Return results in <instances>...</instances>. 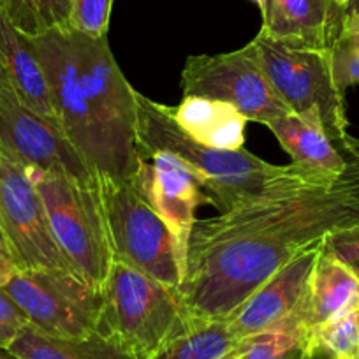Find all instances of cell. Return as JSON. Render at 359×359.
Segmentation results:
<instances>
[{"mask_svg":"<svg viewBox=\"0 0 359 359\" xmlns=\"http://www.w3.org/2000/svg\"><path fill=\"white\" fill-rule=\"evenodd\" d=\"M0 65L8 72L23 102L32 111L55 122L50 90L32 41L11 22L4 9V0L0 2Z\"/></svg>","mask_w":359,"mask_h":359,"instance_id":"obj_16","label":"cell"},{"mask_svg":"<svg viewBox=\"0 0 359 359\" xmlns=\"http://www.w3.org/2000/svg\"><path fill=\"white\" fill-rule=\"evenodd\" d=\"M0 154L29 169L60 172L92 184L94 171L72 148L60 127L23 102L0 65Z\"/></svg>","mask_w":359,"mask_h":359,"instance_id":"obj_11","label":"cell"},{"mask_svg":"<svg viewBox=\"0 0 359 359\" xmlns=\"http://www.w3.org/2000/svg\"><path fill=\"white\" fill-rule=\"evenodd\" d=\"M0 359H15V358H13V355H9L6 351H2V348H0Z\"/></svg>","mask_w":359,"mask_h":359,"instance_id":"obj_32","label":"cell"},{"mask_svg":"<svg viewBox=\"0 0 359 359\" xmlns=\"http://www.w3.org/2000/svg\"><path fill=\"white\" fill-rule=\"evenodd\" d=\"M344 13L340 0H268L261 32L292 46L330 50Z\"/></svg>","mask_w":359,"mask_h":359,"instance_id":"obj_14","label":"cell"},{"mask_svg":"<svg viewBox=\"0 0 359 359\" xmlns=\"http://www.w3.org/2000/svg\"><path fill=\"white\" fill-rule=\"evenodd\" d=\"M133 184L151 208L164 219L184 259L187 243L196 222L198 206L213 205L201 182L192 169L169 154H155L148 161H140Z\"/></svg>","mask_w":359,"mask_h":359,"instance_id":"obj_12","label":"cell"},{"mask_svg":"<svg viewBox=\"0 0 359 359\" xmlns=\"http://www.w3.org/2000/svg\"><path fill=\"white\" fill-rule=\"evenodd\" d=\"M219 359H234V352L233 351L227 352L226 355H222V358H219Z\"/></svg>","mask_w":359,"mask_h":359,"instance_id":"obj_33","label":"cell"},{"mask_svg":"<svg viewBox=\"0 0 359 359\" xmlns=\"http://www.w3.org/2000/svg\"><path fill=\"white\" fill-rule=\"evenodd\" d=\"M113 259L178 289L185 259L168 224L133 182L95 175Z\"/></svg>","mask_w":359,"mask_h":359,"instance_id":"obj_7","label":"cell"},{"mask_svg":"<svg viewBox=\"0 0 359 359\" xmlns=\"http://www.w3.org/2000/svg\"><path fill=\"white\" fill-rule=\"evenodd\" d=\"M0 233L18 269L74 271L55 241L44 203L29 171L4 154H0Z\"/></svg>","mask_w":359,"mask_h":359,"instance_id":"obj_10","label":"cell"},{"mask_svg":"<svg viewBox=\"0 0 359 359\" xmlns=\"http://www.w3.org/2000/svg\"><path fill=\"white\" fill-rule=\"evenodd\" d=\"M192 324L178 289L113 259L95 331L118 341L137 359H150Z\"/></svg>","mask_w":359,"mask_h":359,"instance_id":"obj_4","label":"cell"},{"mask_svg":"<svg viewBox=\"0 0 359 359\" xmlns=\"http://www.w3.org/2000/svg\"><path fill=\"white\" fill-rule=\"evenodd\" d=\"M340 2L345 6V4H347V2H348V0H340Z\"/></svg>","mask_w":359,"mask_h":359,"instance_id":"obj_34","label":"cell"},{"mask_svg":"<svg viewBox=\"0 0 359 359\" xmlns=\"http://www.w3.org/2000/svg\"><path fill=\"white\" fill-rule=\"evenodd\" d=\"M323 241V240H320ZM320 241L289 261L261 287L255 289L229 317L238 340L257 334L287 317L309 292L310 275L320 252Z\"/></svg>","mask_w":359,"mask_h":359,"instance_id":"obj_13","label":"cell"},{"mask_svg":"<svg viewBox=\"0 0 359 359\" xmlns=\"http://www.w3.org/2000/svg\"><path fill=\"white\" fill-rule=\"evenodd\" d=\"M320 250L347 266L359 278V224L327 233L320 241Z\"/></svg>","mask_w":359,"mask_h":359,"instance_id":"obj_26","label":"cell"},{"mask_svg":"<svg viewBox=\"0 0 359 359\" xmlns=\"http://www.w3.org/2000/svg\"><path fill=\"white\" fill-rule=\"evenodd\" d=\"M27 323L51 337H86L97 330L102 292L67 269H18L0 287Z\"/></svg>","mask_w":359,"mask_h":359,"instance_id":"obj_8","label":"cell"},{"mask_svg":"<svg viewBox=\"0 0 359 359\" xmlns=\"http://www.w3.org/2000/svg\"><path fill=\"white\" fill-rule=\"evenodd\" d=\"M359 224V168L334 184L296 182L196 220L180 296L191 323L226 320L327 233Z\"/></svg>","mask_w":359,"mask_h":359,"instance_id":"obj_1","label":"cell"},{"mask_svg":"<svg viewBox=\"0 0 359 359\" xmlns=\"http://www.w3.org/2000/svg\"><path fill=\"white\" fill-rule=\"evenodd\" d=\"M4 9L27 36L71 27L72 0H4Z\"/></svg>","mask_w":359,"mask_h":359,"instance_id":"obj_23","label":"cell"},{"mask_svg":"<svg viewBox=\"0 0 359 359\" xmlns=\"http://www.w3.org/2000/svg\"><path fill=\"white\" fill-rule=\"evenodd\" d=\"M252 44L269 85L289 113L320 127L331 140H354L347 130L344 92L334 81L330 50L292 46L262 32Z\"/></svg>","mask_w":359,"mask_h":359,"instance_id":"obj_5","label":"cell"},{"mask_svg":"<svg viewBox=\"0 0 359 359\" xmlns=\"http://www.w3.org/2000/svg\"><path fill=\"white\" fill-rule=\"evenodd\" d=\"M27 324L22 310L0 289V348L6 351Z\"/></svg>","mask_w":359,"mask_h":359,"instance_id":"obj_27","label":"cell"},{"mask_svg":"<svg viewBox=\"0 0 359 359\" xmlns=\"http://www.w3.org/2000/svg\"><path fill=\"white\" fill-rule=\"evenodd\" d=\"M15 359H137L113 338L92 331L86 337H51L29 323L6 348Z\"/></svg>","mask_w":359,"mask_h":359,"instance_id":"obj_18","label":"cell"},{"mask_svg":"<svg viewBox=\"0 0 359 359\" xmlns=\"http://www.w3.org/2000/svg\"><path fill=\"white\" fill-rule=\"evenodd\" d=\"M0 241H4V236H2V233H0ZM6 243V241H4Z\"/></svg>","mask_w":359,"mask_h":359,"instance_id":"obj_35","label":"cell"},{"mask_svg":"<svg viewBox=\"0 0 359 359\" xmlns=\"http://www.w3.org/2000/svg\"><path fill=\"white\" fill-rule=\"evenodd\" d=\"M305 351L327 359H359V299L310 331Z\"/></svg>","mask_w":359,"mask_h":359,"instance_id":"obj_22","label":"cell"},{"mask_svg":"<svg viewBox=\"0 0 359 359\" xmlns=\"http://www.w3.org/2000/svg\"><path fill=\"white\" fill-rule=\"evenodd\" d=\"M180 129L192 140L217 150H241L248 120L231 104L203 97H184L171 108Z\"/></svg>","mask_w":359,"mask_h":359,"instance_id":"obj_17","label":"cell"},{"mask_svg":"<svg viewBox=\"0 0 359 359\" xmlns=\"http://www.w3.org/2000/svg\"><path fill=\"white\" fill-rule=\"evenodd\" d=\"M345 9H348V11H354L359 15V0H348L347 4H345Z\"/></svg>","mask_w":359,"mask_h":359,"instance_id":"obj_30","label":"cell"},{"mask_svg":"<svg viewBox=\"0 0 359 359\" xmlns=\"http://www.w3.org/2000/svg\"><path fill=\"white\" fill-rule=\"evenodd\" d=\"M358 299L359 278L347 266L320 250L310 275L309 294H306L310 331L330 320Z\"/></svg>","mask_w":359,"mask_h":359,"instance_id":"obj_19","label":"cell"},{"mask_svg":"<svg viewBox=\"0 0 359 359\" xmlns=\"http://www.w3.org/2000/svg\"><path fill=\"white\" fill-rule=\"evenodd\" d=\"M252 2H254V4L257 6L259 9H261V13L264 11V9H266V6H268V0H252Z\"/></svg>","mask_w":359,"mask_h":359,"instance_id":"obj_31","label":"cell"},{"mask_svg":"<svg viewBox=\"0 0 359 359\" xmlns=\"http://www.w3.org/2000/svg\"><path fill=\"white\" fill-rule=\"evenodd\" d=\"M309 337V302L305 296L287 317L261 333L240 340L233 348L234 359H302Z\"/></svg>","mask_w":359,"mask_h":359,"instance_id":"obj_20","label":"cell"},{"mask_svg":"<svg viewBox=\"0 0 359 359\" xmlns=\"http://www.w3.org/2000/svg\"><path fill=\"white\" fill-rule=\"evenodd\" d=\"M44 203L55 241L76 273L102 292L113 262L95 180L83 184L60 172L29 169Z\"/></svg>","mask_w":359,"mask_h":359,"instance_id":"obj_6","label":"cell"},{"mask_svg":"<svg viewBox=\"0 0 359 359\" xmlns=\"http://www.w3.org/2000/svg\"><path fill=\"white\" fill-rule=\"evenodd\" d=\"M278 143L291 155L292 162L327 180L344 178L359 168V140L351 143L334 141L320 127L305 122L299 116L287 115L266 123Z\"/></svg>","mask_w":359,"mask_h":359,"instance_id":"obj_15","label":"cell"},{"mask_svg":"<svg viewBox=\"0 0 359 359\" xmlns=\"http://www.w3.org/2000/svg\"><path fill=\"white\" fill-rule=\"evenodd\" d=\"M16 271H18V266H16L11 252L6 247L4 241H0V287H4L11 280Z\"/></svg>","mask_w":359,"mask_h":359,"instance_id":"obj_28","label":"cell"},{"mask_svg":"<svg viewBox=\"0 0 359 359\" xmlns=\"http://www.w3.org/2000/svg\"><path fill=\"white\" fill-rule=\"evenodd\" d=\"M113 0H72L71 27L90 37H108Z\"/></svg>","mask_w":359,"mask_h":359,"instance_id":"obj_25","label":"cell"},{"mask_svg":"<svg viewBox=\"0 0 359 359\" xmlns=\"http://www.w3.org/2000/svg\"><path fill=\"white\" fill-rule=\"evenodd\" d=\"M302 359H327V358H326V355L319 354V352H309V351H305V352H303Z\"/></svg>","mask_w":359,"mask_h":359,"instance_id":"obj_29","label":"cell"},{"mask_svg":"<svg viewBox=\"0 0 359 359\" xmlns=\"http://www.w3.org/2000/svg\"><path fill=\"white\" fill-rule=\"evenodd\" d=\"M136 150L140 161H148L155 154H169L182 161L196 172L206 194L212 198L213 206L220 212H227L266 191L296 182L334 184L333 180L316 175L294 162L275 165L245 148L217 150L206 147L180 129L171 115V106L158 104L140 92H136Z\"/></svg>","mask_w":359,"mask_h":359,"instance_id":"obj_3","label":"cell"},{"mask_svg":"<svg viewBox=\"0 0 359 359\" xmlns=\"http://www.w3.org/2000/svg\"><path fill=\"white\" fill-rule=\"evenodd\" d=\"M44 71L55 122L97 176L133 182L136 150V90L120 71L108 37L72 27L29 36Z\"/></svg>","mask_w":359,"mask_h":359,"instance_id":"obj_2","label":"cell"},{"mask_svg":"<svg viewBox=\"0 0 359 359\" xmlns=\"http://www.w3.org/2000/svg\"><path fill=\"white\" fill-rule=\"evenodd\" d=\"M240 340L227 320L194 323L187 331L162 345L150 359H219Z\"/></svg>","mask_w":359,"mask_h":359,"instance_id":"obj_21","label":"cell"},{"mask_svg":"<svg viewBox=\"0 0 359 359\" xmlns=\"http://www.w3.org/2000/svg\"><path fill=\"white\" fill-rule=\"evenodd\" d=\"M331 67L340 92L359 85V15L345 9L330 48Z\"/></svg>","mask_w":359,"mask_h":359,"instance_id":"obj_24","label":"cell"},{"mask_svg":"<svg viewBox=\"0 0 359 359\" xmlns=\"http://www.w3.org/2000/svg\"><path fill=\"white\" fill-rule=\"evenodd\" d=\"M184 97H203L226 102L248 122H268L287 115L269 85L254 44L231 53L192 55L182 71Z\"/></svg>","mask_w":359,"mask_h":359,"instance_id":"obj_9","label":"cell"}]
</instances>
